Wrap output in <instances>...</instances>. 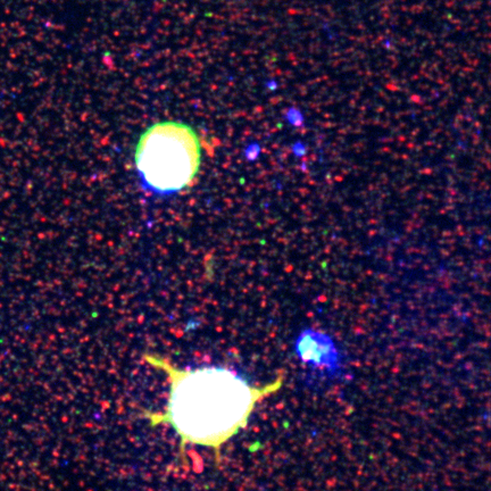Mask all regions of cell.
Returning a JSON list of instances; mask_svg holds the SVG:
<instances>
[{
  "instance_id": "6da1fadb",
  "label": "cell",
  "mask_w": 491,
  "mask_h": 491,
  "mask_svg": "<svg viewBox=\"0 0 491 491\" xmlns=\"http://www.w3.org/2000/svg\"><path fill=\"white\" fill-rule=\"evenodd\" d=\"M147 363L167 375L168 397L163 413L145 410L150 426L170 425L178 436V456L186 464L187 446H201L221 464L222 448L244 430L256 405L283 385L280 374L269 384L255 386L235 372L220 366L180 369L155 354Z\"/></svg>"
},
{
  "instance_id": "7a4b0ae2",
  "label": "cell",
  "mask_w": 491,
  "mask_h": 491,
  "mask_svg": "<svg viewBox=\"0 0 491 491\" xmlns=\"http://www.w3.org/2000/svg\"><path fill=\"white\" fill-rule=\"evenodd\" d=\"M197 132L185 123H156L142 133L135 151V164L143 189L171 196L191 185L200 166Z\"/></svg>"
}]
</instances>
